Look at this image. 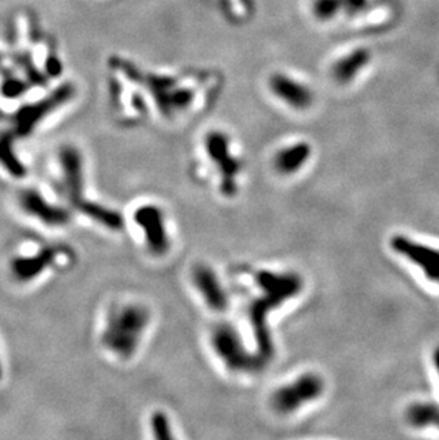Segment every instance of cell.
<instances>
[{"instance_id":"6da1fadb","label":"cell","mask_w":439,"mask_h":440,"mask_svg":"<svg viewBox=\"0 0 439 440\" xmlns=\"http://www.w3.org/2000/svg\"><path fill=\"white\" fill-rule=\"evenodd\" d=\"M256 282L261 288L262 295L251 302L249 316L258 354L265 360H270L274 354V345L271 332L268 329V315L285 301L300 295L304 282L296 273H274L268 270L260 271L256 275Z\"/></svg>"},{"instance_id":"7a4b0ae2","label":"cell","mask_w":439,"mask_h":440,"mask_svg":"<svg viewBox=\"0 0 439 440\" xmlns=\"http://www.w3.org/2000/svg\"><path fill=\"white\" fill-rule=\"evenodd\" d=\"M150 322L149 309L138 304H127L114 308L107 318L102 342L107 351L129 359L140 345L141 336Z\"/></svg>"},{"instance_id":"3957f363","label":"cell","mask_w":439,"mask_h":440,"mask_svg":"<svg viewBox=\"0 0 439 440\" xmlns=\"http://www.w3.org/2000/svg\"><path fill=\"white\" fill-rule=\"evenodd\" d=\"M213 349L227 368L238 374H254L262 369L265 359L244 345L238 331L230 324H220L211 335Z\"/></svg>"},{"instance_id":"277c9868","label":"cell","mask_w":439,"mask_h":440,"mask_svg":"<svg viewBox=\"0 0 439 440\" xmlns=\"http://www.w3.org/2000/svg\"><path fill=\"white\" fill-rule=\"evenodd\" d=\"M204 149L220 173V191L226 197H233L237 194V177L241 171V163L231 152L229 136L218 130L210 131L204 140Z\"/></svg>"},{"instance_id":"5b68a950","label":"cell","mask_w":439,"mask_h":440,"mask_svg":"<svg viewBox=\"0 0 439 440\" xmlns=\"http://www.w3.org/2000/svg\"><path fill=\"white\" fill-rule=\"evenodd\" d=\"M324 394V381L316 374H304L278 387L271 396V406L281 414L294 413L305 403L314 402Z\"/></svg>"},{"instance_id":"8992f818","label":"cell","mask_w":439,"mask_h":440,"mask_svg":"<svg viewBox=\"0 0 439 440\" xmlns=\"http://www.w3.org/2000/svg\"><path fill=\"white\" fill-rule=\"evenodd\" d=\"M133 219L141 228L149 251L153 255L167 254L170 250V239L161 208L154 204H144L134 211Z\"/></svg>"},{"instance_id":"52a82bcc","label":"cell","mask_w":439,"mask_h":440,"mask_svg":"<svg viewBox=\"0 0 439 440\" xmlns=\"http://www.w3.org/2000/svg\"><path fill=\"white\" fill-rule=\"evenodd\" d=\"M71 94L73 87L66 84L62 86L59 90L53 91L48 97H44L43 100L21 107L15 116L16 134L20 137L29 136L46 116H48L53 110L64 104L70 99Z\"/></svg>"},{"instance_id":"ba28073f","label":"cell","mask_w":439,"mask_h":440,"mask_svg":"<svg viewBox=\"0 0 439 440\" xmlns=\"http://www.w3.org/2000/svg\"><path fill=\"white\" fill-rule=\"evenodd\" d=\"M59 160L63 173V184L69 203L78 208L87 199L84 197V167L83 156L75 145H64L60 149Z\"/></svg>"},{"instance_id":"9c48e42d","label":"cell","mask_w":439,"mask_h":440,"mask_svg":"<svg viewBox=\"0 0 439 440\" xmlns=\"http://www.w3.org/2000/svg\"><path fill=\"white\" fill-rule=\"evenodd\" d=\"M391 248L405 259L418 266L421 273L432 282L439 284V250L413 241L404 235L391 239Z\"/></svg>"},{"instance_id":"30bf717a","label":"cell","mask_w":439,"mask_h":440,"mask_svg":"<svg viewBox=\"0 0 439 440\" xmlns=\"http://www.w3.org/2000/svg\"><path fill=\"white\" fill-rule=\"evenodd\" d=\"M191 279L210 309L224 312L229 308L227 292L211 266L206 264L196 265L191 273Z\"/></svg>"},{"instance_id":"8fae6325","label":"cell","mask_w":439,"mask_h":440,"mask_svg":"<svg viewBox=\"0 0 439 440\" xmlns=\"http://www.w3.org/2000/svg\"><path fill=\"white\" fill-rule=\"evenodd\" d=\"M268 87L278 100L296 110H305L314 103V91L285 73H274L268 80Z\"/></svg>"},{"instance_id":"7c38bea8","label":"cell","mask_w":439,"mask_h":440,"mask_svg":"<svg viewBox=\"0 0 439 440\" xmlns=\"http://www.w3.org/2000/svg\"><path fill=\"white\" fill-rule=\"evenodd\" d=\"M20 205L26 214L48 227H63L70 221V214L66 208L51 204L39 191L32 188L20 194Z\"/></svg>"},{"instance_id":"4fadbf2b","label":"cell","mask_w":439,"mask_h":440,"mask_svg":"<svg viewBox=\"0 0 439 440\" xmlns=\"http://www.w3.org/2000/svg\"><path fill=\"white\" fill-rule=\"evenodd\" d=\"M60 248L47 247L32 257H17L12 261V274L20 282H29L52 266L60 255Z\"/></svg>"},{"instance_id":"5bb4252c","label":"cell","mask_w":439,"mask_h":440,"mask_svg":"<svg viewBox=\"0 0 439 440\" xmlns=\"http://www.w3.org/2000/svg\"><path fill=\"white\" fill-rule=\"evenodd\" d=\"M312 154L311 144L305 141H300L292 145L284 147L280 150L274 158V167L283 176H291L300 171Z\"/></svg>"},{"instance_id":"9a60e30c","label":"cell","mask_w":439,"mask_h":440,"mask_svg":"<svg viewBox=\"0 0 439 440\" xmlns=\"http://www.w3.org/2000/svg\"><path fill=\"white\" fill-rule=\"evenodd\" d=\"M370 60H371V52L368 51V48L359 47L357 48V51L351 52L348 56L339 59L334 64L332 77L339 84H347L358 76V73L364 67H367Z\"/></svg>"},{"instance_id":"2e32d148","label":"cell","mask_w":439,"mask_h":440,"mask_svg":"<svg viewBox=\"0 0 439 440\" xmlns=\"http://www.w3.org/2000/svg\"><path fill=\"white\" fill-rule=\"evenodd\" d=\"M76 211H79L80 214L93 219L94 223L100 224L102 227H106L111 231H120L125 227V219L118 211H114L99 203L86 200L76 208Z\"/></svg>"},{"instance_id":"e0dca14e","label":"cell","mask_w":439,"mask_h":440,"mask_svg":"<svg viewBox=\"0 0 439 440\" xmlns=\"http://www.w3.org/2000/svg\"><path fill=\"white\" fill-rule=\"evenodd\" d=\"M406 421L413 428H429L439 422V406L435 403H413L406 410Z\"/></svg>"},{"instance_id":"ac0fdd59","label":"cell","mask_w":439,"mask_h":440,"mask_svg":"<svg viewBox=\"0 0 439 440\" xmlns=\"http://www.w3.org/2000/svg\"><path fill=\"white\" fill-rule=\"evenodd\" d=\"M0 164H2L8 173L13 177L21 178L26 174V167L16 157L13 150V134L5 133L0 136Z\"/></svg>"},{"instance_id":"d6986e66","label":"cell","mask_w":439,"mask_h":440,"mask_svg":"<svg viewBox=\"0 0 439 440\" xmlns=\"http://www.w3.org/2000/svg\"><path fill=\"white\" fill-rule=\"evenodd\" d=\"M339 12H343L341 0H314L312 3V13L320 21H330Z\"/></svg>"},{"instance_id":"ffe728a7","label":"cell","mask_w":439,"mask_h":440,"mask_svg":"<svg viewBox=\"0 0 439 440\" xmlns=\"http://www.w3.org/2000/svg\"><path fill=\"white\" fill-rule=\"evenodd\" d=\"M150 425H152V432H153V436L156 439H172L173 437V432H172V425H170V421H168V416L161 412V410H157L152 414V421H150Z\"/></svg>"},{"instance_id":"44dd1931","label":"cell","mask_w":439,"mask_h":440,"mask_svg":"<svg viewBox=\"0 0 439 440\" xmlns=\"http://www.w3.org/2000/svg\"><path fill=\"white\" fill-rule=\"evenodd\" d=\"M26 91H28L26 83L13 76L5 77V80L2 82V86H0V93H2L6 99H17V97H20Z\"/></svg>"},{"instance_id":"7402d4cb","label":"cell","mask_w":439,"mask_h":440,"mask_svg":"<svg viewBox=\"0 0 439 440\" xmlns=\"http://www.w3.org/2000/svg\"><path fill=\"white\" fill-rule=\"evenodd\" d=\"M341 3H343V12H346L348 17L365 13L371 6L370 0H341Z\"/></svg>"},{"instance_id":"603a6c76","label":"cell","mask_w":439,"mask_h":440,"mask_svg":"<svg viewBox=\"0 0 439 440\" xmlns=\"http://www.w3.org/2000/svg\"><path fill=\"white\" fill-rule=\"evenodd\" d=\"M433 365H435L438 376H439V347H438V348L435 349V352H433Z\"/></svg>"},{"instance_id":"cb8c5ba5","label":"cell","mask_w":439,"mask_h":440,"mask_svg":"<svg viewBox=\"0 0 439 440\" xmlns=\"http://www.w3.org/2000/svg\"><path fill=\"white\" fill-rule=\"evenodd\" d=\"M2 376H3V371H2V366H0V379H2Z\"/></svg>"},{"instance_id":"d4e9b609","label":"cell","mask_w":439,"mask_h":440,"mask_svg":"<svg viewBox=\"0 0 439 440\" xmlns=\"http://www.w3.org/2000/svg\"><path fill=\"white\" fill-rule=\"evenodd\" d=\"M0 66H2V56H0Z\"/></svg>"},{"instance_id":"484cf974","label":"cell","mask_w":439,"mask_h":440,"mask_svg":"<svg viewBox=\"0 0 439 440\" xmlns=\"http://www.w3.org/2000/svg\"><path fill=\"white\" fill-rule=\"evenodd\" d=\"M436 426H438V428H439V422H438V425H436Z\"/></svg>"}]
</instances>
